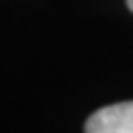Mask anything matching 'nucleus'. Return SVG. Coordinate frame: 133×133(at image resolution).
Instances as JSON below:
<instances>
[{
	"label": "nucleus",
	"mask_w": 133,
	"mask_h": 133,
	"mask_svg": "<svg viewBox=\"0 0 133 133\" xmlns=\"http://www.w3.org/2000/svg\"><path fill=\"white\" fill-rule=\"evenodd\" d=\"M88 133H133V102H119L100 108L86 119Z\"/></svg>",
	"instance_id": "nucleus-1"
},
{
	"label": "nucleus",
	"mask_w": 133,
	"mask_h": 133,
	"mask_svg": "<svg viewBox=\"0 0 133 133\" xmlns=\"http://www.w3.org/2000/svg\"><path fill=\"white\" fill-rule=\"evenodd\" d=\"M127 6H129V10L133 12V0H127Z\"/></svg>",
	"instance_id": "nucleus-2"
}]
</instances>
